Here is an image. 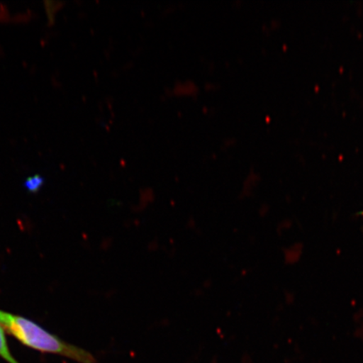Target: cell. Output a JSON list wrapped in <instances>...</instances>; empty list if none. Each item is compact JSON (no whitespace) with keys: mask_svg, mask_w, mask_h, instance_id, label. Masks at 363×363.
<instances>
[{"mask_svg":"<svg viewBox=\"0 0 363 363\" xmlns=\"http://www.w3.org/2000/svg\"><path fill=\"white\" fill-rule=\"evenodd\" d=\"M0 325L33 350L56 354L79 363H96L89 352L65 342L27 318L0 311Z\"/></svg>","mask_w":363,"mask_h":363,"instance_id":"obj_1","label":"cell"},{"mask_svg":"<svg viewBox=\"0 0 363 363\" xmlns=\"http://www.w3.org/2000/svg\"><path fill=\"white\" fill-rule=\"evenodd\" d=\"M0 357L7 363H20L13 356L11 349L9 347L6 335L1 325H0Z\"/></svg>","mask_w":363,"mask_h":363,"instance_id":"obj_2","label":"cell"},{"mask_svg":"<svg viewBox=\"0 0 363 363\" xmlns=\"http://www.w3.org/2000/svg\"><path fill=\"white\" fill-rule=\"evenodd\" d=\"M44 183V180L43 177L39 175H35L33 177H30L25 182V186L29 191L36 192L42 188V186Z\"/></svg>","mask_w":363,"mask_h":363,"instance_id":"obj_3","label":"cell"}]
</instances>
